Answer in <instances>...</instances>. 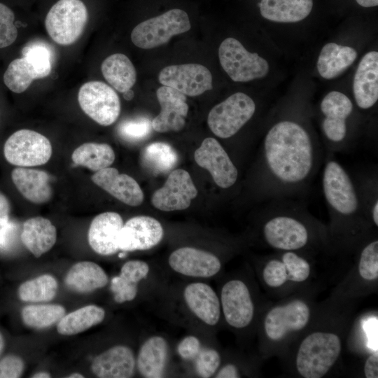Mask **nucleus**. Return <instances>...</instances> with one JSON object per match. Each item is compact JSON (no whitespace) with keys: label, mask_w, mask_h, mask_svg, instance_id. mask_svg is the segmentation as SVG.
<instances>
[{"label":"nucleus","mask_w":378,"mask_h":378,"mask_svg":"<svg viewBox=\"0 0 378 378\" xmlns=\"http://www.w3.org/2000/svg\"><path fill=\"white\" fill-rule=\"evenodd\" d=\"M11 178L18 190L32 203L44 204L52 196L50 177L44 171L18 167L12 171Z\"/></svg>","instance_id":"26"},{"label":"nucleus","mask_w":378,"mask_h":378,"mask_svg":"<svg viewBox=\"0 0 378 378\" xmlns=\"http://www.w3.org/2000/svg\"><path fill=\"white\" fill-rule=\"evenodd\" d=\"M65 315V309L59 304H33L22 311L24 323L31 328H44L59 321Z\"/></svg>","instance_id":"39"},{"label":"nucleus","mask_w":378,"mask_h":378,"mask_svg":"<svg viewBox=\"0 0 378 378\" xmlns=\"http://www.w3.org/2000/svg\"><path fill=\"white\" fill-rule=\"evenodd\" d=\"M149 272V265L145 261L132 260L126 262L119 275L111 281L114 300L118 303L132 301L137 295L139 283L148 276Z\"/></svg>","instance_id":"27"},{"label":"nucleus","mask_w":378,"mask_h":378,"mask_svg":"<svg viewBox=\"0 0 378 378\" xmlns=\"http://www.w3.org/2000/svg\"><path fill=\"white\" fill-rule=\"evenodd\" d=\"M67 377L68 378H83L84 376H83L81 374H79V373H73V374H69Z\"/></svg>","instance_id":"56"},{"label":"nucleus","mask_w":378,"mask_h":378,"mask_svg":"<svg viewBox=\"0 0 378 378\" xmlns=\"http://www.w3.org/2000/svg\"><path fill=\"white\" fill-rule=\"evenodd\" d=\"M342 349L340 337L332 332H315L301 342L296 368L304 378H321L330 370Z\"/></svg>","instance_id":"5"},{"label":"nucleus","mask_w":378,"mask_h":378,"mask_svg":"<svg viewBox=\"0 0 378 378\" xmlns=\"http://www.w3.org/2000/svg\"><path fill=\"white\" fill-rule=\"evenodd\" d=\"M24 370V362L21 358L8 355L0 360V378H18Z\"/></svg>","instance_id":"48"},{"label":"nucleus","mask_w":378,"mask_h":378,"mask_svg":"<svg viewBox=\"0 0 378 378\" xmlns=\"http://www.w3.org/2000/svg\"><path fill=\"white\" fill-rule=\"evenodd\" d=\"M196 163L206 169L216 185L222 189L234 186L239 178V172L222 145L214 138L204 139L195 151Z\"/></svg>","instance_id":"12"},{"label":"nucleus","mask_w":378,"mask_h":378,"mask_svg":"<svg viewBox=\"0 0 378 378\" xmlns=\"http://www.w3.org/2000/svg\"><path fill=\"white\" fill-rule=\"evenodd\" d=\"M323 159V149L303 124L291 119L274 122L263 138L256 162V198L268 202L302 197Z\"/></svg>","instance_id":"1"},{"label":"nucleus","mask_w":378,"mask_h":378,"mask_svg":"<svg viewBox=\"0 0 378 378\" xmlns=\"http://www.w3.org/2000/svg\"><path fill=\"white\" fill-rule=\"evenodd\" d=\"M92 181L125 204L136 206L143 202L144 193L139 183L129 175L119 174L115 168L108 167L96 172Z\"/></svg>","instance_id":"22"},{"label":"nucleus","mask_w":378,"mask_h":378,"mask_svg":"<svg viewBox=\"0 0 378 378\" xmlns=\"http://www.w3.org/2000/svg\"><path fill=\"white\" fill-rule=\"evenodd\" d=\"M216 378H238L240 374L237 368L233 364H227L214 374Z\"/></svg>","instance_id":"51"},{"label":"nucleus","mask_w":378,"mask_h":378,"mask_svg":"<svg viewBox=\"0 0 378 378\" xmlns=\"http://www.w3.org/2000/svg\"><path fill=\"white\" fill-rule=\"evenodd\" d=\"M190 27L186 12L173 8L137 24L132 31L131 40L140 48L151 49L167 43L173 36L185 33Z\"/></svg>","instance_id":"8"},{"label":"nucleus","mask_w":378,"mask_h":378,"mask_svg":"<svg viewBox=\"0 0 378 378\" xmlns=\"http://www.w3.org/2000/svg\"><path fill=\"white\" fill-rule=\"evenodd\" d=\"M281 259L288 274V279L294 282L305 281L310 274V265L303 257L295 251H284Z\"/></svg>","instance_id":"42"},{"label":"nucleus","mask_w":378,"mask_h":378,"mask_svg":"<svg viewBox=\"0 0 378 378\" xmlns=\"http://www.w3.org/2000/svg\"><path fill=\"white\" fill-rule=\"evenodd\" d=\"M22 55L33 66L38 78L48 76L52 69V53L50 49L41 43H33L22 50Z\"/></svg>","instance_id":"40"},{"label":"nucleus","mask_w":378,"mask_h":378,"mask_svg":"<svg viewBox=\"0 0 378 378\" xmlns=\"http://www.w3.org/2000/svg\"><path fill=\"white\" fill-rule=\"evenodd\" d=\"M197 195V190L189 173L177 169L169 174L164 186L153 193L151 203L164 211L184 210Z\"/></svg>","instance_id":"14"},{"label":"nucleus","mask_w":378,"mask_h":378,"mask_svg":"<svg viewBox=\"0 0 378 378\" xmlns=\"http://www.w3.org/2000/svg\"><path fill=\"white\" fill-rule=\"evenodd\" d=\"M78 100L84 113L103 126L115 122L120 113L118 95L112 88L101 81L84 83L78 91Z\"/></svg>","instance_id":"11"},{"label":"nucleus","mask_w":378,"mask_h":378,"mask_svg":"<svg viewBox=\"0 0 378 378\" xmlns=\"http://www.w3.org/2000/svg\"><path fill=\"white\" fill-rule=\"evenodd\" d=\"M159 82L185 95L198 96L213 88L210 71L200 64L169 65L159 73Z\"/></svg>","instance_id":"13"},{"label":"nucleus","mask_w":378,"mask_h":378,"mask_svg":"<svg viewBox=\"0 0 378 378\" xmlns=\"http://www.w3.org/2000/svg\"><path fill=\"white\" fill-rule=\"evenodd\" d=\"M152 128L151 121L142 117L124 121L120 125L118 132L127 141H139L148 137Z\"/></svg>","instance_id":"43"},{"label":"nucleus","mask_w":378,"mask_h":378,"mask_svg":"<svg viewBox=\"0 0 378 378\" xmlns=\"http://www.w3.org/2000/svg\"><path fill=\"white\" fill-rule=\"evenodd\" d=\"M52 153V145L47 137L26 129L12 134L4 146L6 160L11 164L21 167L44 164L48 162Z\"/></svg>","instance_id":"10"},{"label":"nucleus","mask_w":378,"mask_h":378,"mask_svg":"<svg viewBox=\"0 0 378 378\" xmlns=\"http://www.w3.org/2000/svg\"><path fill=\"white\" fill-rule=\"evenodd\" d=\"M35 79H38V76L24 57L13 60L4 74L5 85L15 93L25 91Z\"/></svg>","instance_id":"38"},{"label":"nucleus","mask_w":378,"mask_h":378,"mask_svg":"<svg viewBox=\"0 0 378 378\" xmlns=\"http://www.w3.org/2000/svg\"><path fill=\"white\" fill-rule=\"evenodd\" d=\"M353 92L356 104L363 110L371 108L378 99V52L370 51L361 59L356 71Z\"/></svg>","instance_id":"23"},{"label":"nucleus","mask_w":378,"mask_h":378,"mask_svg":"<svg viewBox=\"0 0 378 378\" xmlns=\"http://www.w3.org/2000/svg\"><path fill=\"white\" fill-rule=\"evenodd\" d=\"M17 230L16 223L10 220L5 225L0 226V251H8L12 246Z\"/></svg>","instance_id":"49"},{"label":"nucleus","mask_w":378,"mask_h":378,"mask_svg":"<svg viewBox=\"0 0 378 378\" xmlns=\"http://www.w3.org/2000/svg\"><path fill=\"white\" fill-rule=\"evenodd\" d=\"M163 235V227L157 219L148 216H134L123 224L119 250L124 252L148 250L158 245Z\"/></svg>","instance_id":"18"},{"label":"nucleus","mask_w":378,"mask_h":378,"mask_svg":"<svg viewBox=\"0 0 378 378\" xmlns=\"http://www.w3.org/2000/svg\"><path fill=\"white\" fill-rule=\"evenodd\" d=\"M123 97L125 99L130 100L134 97V92L131 90V89H130L127 91L123 92Z\"/></svg>","instance_id":"55"},{"label":"nucleus","mask_w":378,"mask_h":378,"mask_svg":"<svg viewBox=\"0 0 378 378\" xmlns=\"http://www.w3.org/2000/svg\"><path fill=\"white\" fill-rule=\"evenodd\" d=\"M321 129L326 141V155L349 150L351 137L349 120L354 113L351 100L338 91L328 92L320 104Z\"/></svg>","instance_id":"4"},{"label":"nucleus","mask_w":378,"mask_h":378,"mask_svg":"<svg viewBox=\"0 0 378 378\" xmlns=\"http://www.w3.org/2000/svg\"><path fill=\"white\" fill-rule=\"evenodd\" d=\"M356 57L357 52L353 48L328 43L323 47L318 58V73L326 79L336 78L346 70Z\"/></svg>","instance_id":"30"},{"label":"nucleus","mask_w":378,"mask_h":378,"mask_svg":"<svg viewBox=\"0 0 378 378\" xmlns=\"http://www.w3.org/2000/svg\"><path fill=\"white\" fill-rule=\"evenodd\" d=\"M115 153L107 144L85 143L76 148L72 155V161L77 165L97 172L110 167L115 160Z\"/></svg>","instance_id":"34"},{"label":"nucleus","mask_w":378,"mask_h":378,"mask_svg":"<svg viewBox=\"0 0 378 378\" xmlns=\"http://www.w3.org/2000/svg\"><path fill=\"white\" fill-rule=\"evenodd\" d=\"M156 96L160 112L151 121L153 129L158 132L181 130L185 125L188 111L186 95L162 85L157 90Z\"/></svg>","instance_id":"19"},{"label":"nucleus","mask_w":378,"mask_h":378,"mask_svg":"<svg viewBox=\"0 0 378 378\" xmlns=\"http://www.w3.org/2000/svg\"><path fill=\"white\" fill-rule=\"evenodd\" d=\"M3 348H4V340H3L2 335L0 333V354L3 350Z\"/></svg>","instance_id":"57"},{"label":"nucleus","mask_w":378,"mask_h":378,"mask_svg":"<svg viewBox=\"0 0 378 378\" xmlns=\"http://www.w3.org/2000/svg\"><path fill=\"white\" fill-rule=\"evenodd\" d=\"M108 282L105 271L97 263L90 261L79 262L69 270L65 284L71 289L80 293H88L104 287Z\"/></svg>","instance_id":"31"},{"label":"nucleus","mask_w":378,"mask_h":378,"mask_svg":"<svg viewBox=\"0 0 378 378\" xmlns=\"http://www.w3.org/2000/svg\"><path fill=\"white\" fill-rule=\"evenodd\" d=\"M50 374L46 372H40L32 376L33 378H50Z\"/></svg>","instance_id":"54"},{"label":"nucleus","mask_w":378,"mask_h":378,"mask_svg":"<svg viewBox=\"0 0 378 378\" xmlns=\"http://www.w3.org/2000/svg\"><path fill=\"white\" fill-rule=\"evenodd\" d=\"M333 155L327 154L322 173V190L332 225L338 230L353 231L369 222L353 176Z\"/></svg>","instance_id":"3"},{"label":"nucleus","mask_w":378,"mask_h":378,"mask_svg":"<svg viewBox=\"0 0 378 378\" xmlns=\"http://www.w3.org/2000/svg\"><path fill=\"white\" fill-rule=\"evenodd\" d=\"M263 18L276 22H296L306 18L313 0H261L258 4Z\"/></svg>","instance_id":"29"},{"label":"nucleus","mask_w":378,"mask_h":378,"mask_svg":"<svg viewBox=\"0 0 378 378\" xmlns=\"http://www.w3.org/2000/svg\"><path fill=\"white\" fill-rule=\"evenodd\" d=\"M15 15L10 8L0 3V48L10 46L17 38Z\"/></svg>","instance_id":"45"},{"label":"nucleus","mask_w":378,"mask_h":378,"mask_svg":"<svg viewBox=\"0 0 378 378\" xmlns=\"http://www.w3.org/2000/svg\"><path fill=\"white\" fill-rule=\"evenodd\" d=\"M105 311L97 305H88L64 315L57 323V329L63 335H73L100 323Z\"/></svg>","instance_id":"33"},{"label":"nucleus","mask_w":378,"mask_h":378,"mask_svg":"<svg viewBox=\"0 0 378 378\" xmlns=\"http://www.w3.org/2000/svg\"><path fill=\"white\" fill-rule=\"evenodd\" d=\"M183 299L189 310L203 323L212 326L218 323L220 299L209 284L201 281L188 284L183 290Z\"/></svg>","instance_id":"21"},{"label":"nucleus","mask_w":378,"mask_h":378,"mask_svg":"<svg viewBox=\"0 0 378 378\" xmlns=\"http://www.w3.org/2000/svg\"><path fill=\"white\" fill-rule=\"evenodd\" d=\"M21 240L36 258L48 251L57 240V230L50 220L37 216L27 220L22 227Z\"/></svg>","instance_id":"28"},{"label":"nucleus","mask_w":378,"mask_h":378,"mask_svg":"<svg viewBox=\"0 0 378 378\" xmlns=\"http://www.w3.org/2000/svg\"><path fill=\"white\" fill-rule=\"evenodd\" d=\"M88 22V10L80 0H59L45 20L46 31L57 43L68 46L81 36Z\"/></svg>","instance_id":"7"},{"label":"nucleus","mask_w":378,"mask_h":378,"mask_svg":"<svg viewBox=\"0 0 378 378\" xmlns=\"http://www.w3.org/2000/svg\"><path fill=\"white\" fill-rule=\"evenodd\" d=\"M57 290L56 279L50 274H44L21 284L18 295L24 302H48L54 298Z\"/></svg>","instance_id":"37"},{"label":"nucleus","mask_w":378,"mask_h":378,"mask_svg":"<svg viewBox=\"0 0 378 378\" xmlns=\"http://www.w3.org/2000/svg\"><path fill=\"white\" fill-rule=\"evenodd\" d=\"M220 307L230 326L241 329L248 326L254 315V306L246 284L239 279L226 282L222 287Z\"/></svg>","instance_id":"16"},{"label":"nucleus","mask_w":378,"mask_h":378,"mask_svg":"<svg viewBox=\"0 0 378 378\" xmlns=\"http://www.w3.org/2000/svg\"><path fill=\"white\" fill-rule=\"evenodd\" d=\"M220 361V356L216 349H202L195 359V372L202 378L211 377L218 371Z\"/></svg>","instance_id":"44"},{"label":"nucleus","mask_w":378,"mask_h":378,"mask_svg":"<svg viewBox=\"0 0 378 378\" xmlns=\"http://www.w3.org/2000/svg\"><path fill=\"white\" fill-rule=\"evenodd\" d=\"M261 232L265 243L283 251H296L311 241L314 218L302 201L281 198L266 202Z\"/></svg>","instance_id":"2"},{"label":"nucleus","mask_w":378,"mask_h":378,"mask_svg":"<svg viewBox=\"0 0 378 378\" xmlns=\"http://www.w3.org/2000/svg\"><path fill=\"white\" fill-rule=\"evenodd\" d=\"M358 272L365 280L378 278V241L374 239L363 248L359 258Z\"/></svg>","instance_id":"41"},{"label":"nucleus","mask_w":378,"mask_h":378,"mask_svg":"<svg viewBox=\"0 0 378 378\" xmlns=\"http://www.w3.org/2000/svg\"><path fill=\"white\" fill-rule=\"evenodd\" d=\"M10 203L7 197L0 192V226L9 221Z\"/></svg>","instance_id":"52"},{"label":"nucleus","mask_w":378,"mask_h":378,"mask_svg":"<svg viewBox=\"0 0 378 378\" xmlns=\"http://www.w3.org/2000/svg\"><path fill=\"white\" fill-rule=\"evenodd\" d=\"M168 356L169 346L165 338L160 335H153L141 346L136 358V368L143 377H163Z\"/></svg>","instance_id":"25"},{"label":"nucleus","mask_w":378,"mask_h":378,"mask_svg":"<svg viewBox=\"0 0 378 378\" xmlns=\"http://www.w3.org/2000/svg\"><path fill=\"white\" fill-rule=\"evenodd\" d=\"M123 220L116 212L102 213L92 220L88 231L91 248L103 255H112L119 251V237Z\"/></svg>","instance_id":"20"},{"label":"nucleus","mask_w":378,"mask_h":378,"mask_svg":"<svg viewBox=\"0 0 378 378\" xmlns=\"http://www.w3.org/2000/svg\"><path fill=\"white\" fill-rule=\"evenodd\" d=\"M255 111L256 104L251 97L236 92L211 109L207 123L216 136L230 139L253 118Z\"/></svg>","instance_id":"6"},{"label":"nucleus","mask_w":378,"mask_h":378,"mask_svg":"<svg viewBox=\"0 0 378 378\" xmlns=\"http://www.w3.org/2000/svg\"><path fill=\"white\" fill-rule=\"evenodd\" d=\"M262 277L265 284L272 288L280 287L288 280L286 267L281 258L271 259L265 264Z\"/></svg>","instance_id":"46"},{"label":"nucleus","mask_w":378,"mask_h":378,"mask_svg":"<svg viewBox=\"0 0 378 378\" xmlns=\"http://www.w3.org/2000/svg\"><path fill=\"white\" fill-rule=\"evenodd\" d=\"M136 368V358L128 346L117 345L98 355L92 361L91 370L100 378H130Z\"/></svg>","instance_id":"24"},{"label":"nucleus","mask_w":378,"mask_h":378,"mask_svg":"<svg viewBox=\"0 0 378 378\" xmlns=\"http://www.w3.org/2000/svg\"><path fill=\"white\" fill-rule=\"evenodd\" d=\"M309 317L308 305L304 301L295 300L269 311L264 321L265 332L271 340H281L289 332L303 329Z\"/></svg>","instance_id":"15"},{"label":"nucleus","mask_w":378,"mask_h":378,"mask_svg":"<svg viewBox=\"0 0 378 378\" xmlns=\"http://www.w3.org/2000/svg\"><path fill=\"white\" fill-rule=\"evenodd\" d=\"M168 264L175 272L193 278H209L221 269V262L215 254L190 246L174 251L169 256Z\"/></svg>","instance_id":"17"},{"label":"nucleus","mask_w":378,"mask_h":378,"mask_svg":"<svg viewBox=\"0 0 378 378\" xmlns=\"http://www.w3.org/2000/svg\"><path fill=\"white\" fill-rule=\"evenodd\" d=\"M220 63L235 82H248L265 77L269 72L267 62L258 53L248 52L237 39L229 37L218 48Z\"/></svg>","instance_id":"9"},{"label":"nucleus","mask_w":378,"mask_h":378,"mask_svg":"<svg viewBox=\"0 0 378 378\" xmlns=\"http://www.w3.org/2000/svg\"><path fill=\"white\" fill-rule=\"evenodd\" d=\"M141 160L150 172L162 174L174 168L178 162V154L167 143L153 142L144 148Z\"/></svg>","instance_id":"36"},{"label":"nucleus","mask_w":378,"mask_h":378,"mask_svg":"<svg viewBox=\"0 0 378 378\" xmlns=\"http://www.w3.org/2000/svg\"><path fill=\"white\" fill-rule=\"evenodd\" d=\"M361 6L365 8L374 7L378 5V0H356Z\"/></svg>","instance_id":"53"},{"label":"nucleus","mask_w":378,"mask_h":378,"mask_svg":"<svg viewBox=\"0 0 378 378\" xmlns=\"http://www.w3.org/2000/svg\"><path fill=\"white\" fill-rule=\"evenodd\" d=\"M354 178L369 223L378 226V176L377 169L356 174Z\"/></svg>","instance_id":"35"},{"label":"nucleus","mask_w":378,"mask_h":378,"mask_svg":"<svg viewBox=\"0 0 378 378\" xmlns=\"http://www.w3.org/2000/svg\"><path fill=\"white\" fill-rule=\"evenodd\" d=\"M202 350L201 342L194 335L183 337L177 345V353L184 360H193Z\"/></svg>","instance_id":"47"},{"label":"nucleus","mask_w":378,"mask_h":378,"mask_svg":"<svg viewBox=\"0 0 378 378\" xmlns=\"http://www.w3.org/2000/svg\"><path fill=\"white\" fill-rule=\"evenodd\" d=\"M102 73L106 81L120 92L131 89L136 80V69L124 54L115 53L102 62Z\"/></svg>","instance_id":"32"},{"label":"nucleus","mask_w":378,"mask_h":378,"mask_svg":"<svg viewBox=\"0 0 378 378\" xmlns=\"http://www.w3.org/2000/svg\"><path fill=\"white\" fill-rule=\"evenodd\" d=\"M364 373L366 378L378 377V355L371 354L366 360L364 365Z\"/></svg>","instance_id":"50"}]
</instances>
